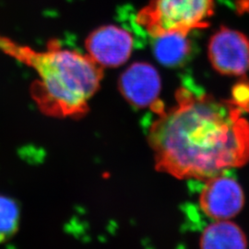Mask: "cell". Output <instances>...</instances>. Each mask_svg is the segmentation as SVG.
<instances>
[{
  "label": "cell",
  "instance_id": "1",
  "mask_svg": "<svg viewBox=\"0 0 249 249\" xmlns=\"http://www.w3.org/2000/svg\"><path fill=\"white\" fill-rule=\"evenodd\" d=\"M177 105L164 109L160 101L148 132L155 168L178 179L208 180L249 160L247 112L233 99L218 100L181 87Z\"/></svg>",
  "mask_w": 249,
  "mask_h": 249
},
{
  "label": "cell",
  "instance_id": "2",
  "mask_svg": "<svg viewBox=\"0 0 249 249\" xmlns=\"http://www.w3.org/2000/svg\"><path fill=\"white\" fill-rule=\"evenodd\" d=\"M0 51L36 71L30 93L45 116L80 118L88 113L89 101L104 77L102 67L89 54L63 48L55 41L45 51H36L4 36Z\"/></svg>",
  "mask_w": 249,
  "mask_h": 249
},
{
  "label": "cell",
  "instance_id": "3",
  "mask_svg": "<svg viewBox=\"0 0 249 249\" xmlns=\"http://www.w3.org/2000/svg\"><path fill=\"white\" fill-rule=\"evenodd\" d=\"M214 6V0H151L137 22L152 37L174 32L188 35L209 25Z\"/></svg>",
  "mask_w": 249,
  "mask_h": 249
},
{
  "label": "cell",
  "instance_id": "4",
  "mask_svg": "<svg viewBox=\"0 0 249 249\" xmlns=\"http://www.w3.org/2000/svg\"><path fill=\"white\" fill-rule=\"evenodd\" d=\"M208 55L216 71L245 75L249 71V38L239 31L222 27L210 39Z\"/></svg>",
  "mask_w": 249,
  "mask_h": 249
},
{
  "label": "cell",
  "instance_id": "5",
  "mask_svg": "<svg viewBox=\"0 0 249 249\" xmlns=\"http://www.w3.org/2000/svg\"><path fill=\"white\" fill-rule=\"evenodd\" d=\"M133 45L132 35L116 25L94 30L85 43L88 54L102 68H116L124 64L131 55Z\"/></svg>",
  "mask_w": 249,
  "mask_h": 249
},
{
  "label": "cell",
  "instance_id": "6",
  "mask_svg": "<svg viewBox=\"0 0 249 249\" xmlns=\"http://www.w3.org/2000/svg\"><path fill=\"white\" fill-rule=\"evenodd\" d=\"M244 204L243 189L234 179L220 175L206 180L199 205L210 218L216 221L229 220L240 213Z\"/></svg>",
  "mask_w": 249,
  "mask_h": 249
},
{
  "label": "cell",
  "instance_id": "7",
  "mask_svg": "<svg viewBox=\"0 0 249 249\" xmlns=\"http://www.w3.org/2000/svg\"><path fill=\"white\" fill-rule=\"evenodd\" d=\"M118 88L124 98L133 107H151L159 101L160 76L151 64L135 63L121 75Z\"/></svg>",
  "mask_w": 249,
  "mask_h": 249
},
{
  "label": "cell",
  "instance_id": "8",
  "mask_svg": "<svg viewBox=\"0 0 249 249\" xmlns=\"http://www.w3.org/2000/svg\"><path fill=\"white\" fill-rule=\"evenodd\" d=\"M248 239L235 223L219 220L210 224L200 237V248L204 249H244Z\"/></svg>",
  "mask_w": 249,
  "mask_h": 249
},
{
  "label": "cell",
  "instance_id": "9",
  "mask_svg": "<svg viewBox=\"0 0 249 249\" xmlns=\"http://www.w3.org/2000/svg\"><path fill=\"white\" fill-rule=\"evenodd\" d=\"M153 52L156 59L166 67L182 65L191 52V45L184 33H166L154 37Z\"/></svg>",
  "mask_w": 249,
  "mask_h": 249
},
{
  "label": "cell",
  "instance_id": "10",
  "mask_svg": "<svg viewBox=\"0 0 249 249\" xmlns=\"http://www.w3.org/2000/svg\"><path fill=\"white\" fill-rule=\"evenodd\" d=\"M20 209L18 202L0 194V244L10 240L18 231Z\"/></svg>",
  "mask_w": 249,
  "mask_h": 249
}]
</instances>
